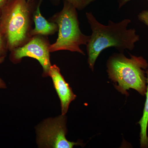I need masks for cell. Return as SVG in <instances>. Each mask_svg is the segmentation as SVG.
<instances>
[{
	"label": "cell",
	"instance_id": "1",
	"mask_svg": "<svg viewBox=\"0 0 148 148\" xmlns=\"http://www.w3.org/2000/svg\"><path fill=\"white\" fill-rule=\"evenodd\" d=\"M86 15L92 30L86 45L88 63L92 71L97 58L104 49L114 47L121 52L126 49L131 51L140 40L135 29H127L130 19H124L118 23L109 20L108 25L105 26L98 22L91 12H86Z\"/></svg>",
	"mask_w": 148,
	"mask_h": 148
},
{
	"label": "cell",
	"instance_id": "2",
	"mask_svg": "<svg viewBox=\"0 0 148 148\" xmlns=\"http://www.w3.org/2000/svg\"><path fill=\"white\" fill-rule=\"evenodd\" d=\"M40 0H10L0 15V28L8 51L27 43L32 36L33 16Z\"/></svg>",
	"mask_w": 148,
	"mask_h": 148
},
{
	"label": "cell",
	"instance_id": "3",
	"mask_svg": "<svg viewBox=\"0 0 148 148\" xmlns=\"http://www.w3.org/2000/svg\"><path fill=\"white\" fill-rule=\"evenodd\" d=\"M130 56L129 58L123 53H114L109 58L107 63L109 78L122 94L127 96V90L132 88L144 96L147 89L145 70L148 68L147 61L143 56Z\"/></svg>",
	"mask_w": 148,
	"mask_h": 148
},
{
	"label": "cell",
	"instance_id": "4",
	"mask_svg": "<svg viewBox=\"0 0 148 148\" xmlns=\"http://www.w3.org/2000/svg\"><path fill=\"white\" fill-rule=\"evenodd\" d=\"M77 10L71 4L64 1L62 10L49 19L57 24L58 28L57 40L49 46L50 52L67 50L85 55L80 46L87 45L90 36L84 34L81 31Z\"/></svg>",
	"mask_w": 148,
	"mask_h": 148
},
{
	"label": "cell",
	"instance_id": "5",
	"mask_svg": "<svg viewBox=\"0 0 148 148\" xmlns=\"http://www.w3.org/2000/svg\"><path fill=\"white\" fill-rule=\"evenodd\" d=\"M66 115L45 121L37 129V144L40 147L72 148L81 145L70 142L66 138Z\"/></svg>",
	"mask_w": 148,
	"mask_h": 148
},
{
	"label": "cell",
	"instance_id": "6",
	"mask_svg": "<svg viewBox=\"0 0 148 148\" xmlns=\"http://www.w3.org/2000/svg\"><path fill=\"white\" fill-rule=\"evenodd\" d=\"M50 45L47 36H33L27 43L10 51V60L14 64H17L24 57L35 58L42 67L43 77H49L52 66L49 50Z\"/></svg>",
	"mask_w": 148,
	"mask_h": 148
},
{
	"label": "cell",
	"instance_id": "7",
	"mask_svg": "<svg viewBox=\"0 0 148 148\" xmlns=\"http://www.w3.org/2000/svg\"><path fill=\"white\" fill-rule=\"evenodd\" d=\"M49 76L52 80L54 88L61 101V114L66 115L70 103L75 99L76 95L64 79L60 69L56 65H52L51 67Z\"/></svg>",
	"mask_w": 148,
	"mask_h": 148
},
{
	"label": "cell",
	"instance_id": "8",
	"mask_svg": "<svg viewBox=\"0 0 148 148\" xmlns=\"http://www.w3.org/2000/svg\"><path fill=\"white\" fill-rule=\"evenodd\" d=\"M42 0H40V2L35 10L33 16V20L35 27L32 30L31 35L32 37L36 35L48 36L54 35L58 32V26L57 24L48 21L42 15L40 7Z\"/></svg>",
	"mask_w": 148,
	"mask_h": 148
},
{
	"label": "cell",
	"instance_id": "9",
	"mask_svg": "<svg viewBox=\"0 0 148 148\" xmlns=\"http://www.w3.org/2000/svg\"><path fill=\"white\" fill-rule=\"evenodd\" d=\"M147 77V89L146 101L144 106L143 116L138 122L140 126V145L142 148H148L147 127L148 125V69L146 71Z\"/></svg>",
	"mask_w": 148,
	"mask_h": 148
},
{
	"label": "cell",
	"instance_id": "10",
	"mask_svg": "<svg viewBox=\"0 0 148 148\" xmlns=\"http://www.w3.org/2000/svg\"><path fill=\"white\" fill-rule=\"evenodd\" d=\"M55 4L59 3L61 0H51ZM73 5L77 10H82L95 0H63Z\"/></svg>",
	"mask_w": 148,
	"mask_h": 148
},
{
	"label": "cell",
	"instance_id": "11",
	"mask_svg": "<svg viewBox=\"0 0 148 148\" xmlns=\"http://www.w3.org/2000/svg\"><path fill=\"white\" fill-rule=\"evenodd\" d=\"M8 51L5 39L0 28V57L3 56L6 57Z\"/></svg>",
	"mask_w": 148,
	"mask_h": 148
},
{
	"label": "cell",
	"instance_id": "12",
	"mask_svg": "<svg viewBox=\"0 0 148 148\" xmlns=\"http://www.w3.org/2000/svg\"><path fill=\"white\" fill-rule=\"evenodd\" d=\"M139 19L148 26V10H144L139 14Z\"/></svg>",
	"mask_w": 148,
	"mask_h": 148
},
{
	"label": "cell",
	"instance_id": "13",
	"mask_svg": "<svg viewBox=\"0 0 148 148\" xmlns=\"http://www.w3.org/2000/svg\"><path fill=\"white\" fill-rule=\"evenodd\" d=\"M5 56L0 57V64H1L4 61ZM7 88V85L5 82L0 78V89H5Z\"/></svg>",
	"mask_w": 148,
	"mask_h": 148
},
{
	"label": "cell",
	"instance_id": "14",
	"mask_svg": "<svg viewBox=\"0 0 148 148\" xmlns=\"http://www.w3.org/2000/svg\"><path fill=\"white\" fill-rule=\"evenodd\" d=\"M10 1V0H0V15L3 9Z\"/></svg>",
	"mask_w": 148,
	"mask_h": 148
},
{
	"label": "cell",
	"instance_id": "15",
	"mask_svg": "<svg viewBox=\"0 0 148 148\" xmlns=\"http://www.w3.org/2000/svg\"><path fill=\"white\" fill-rule=\"evenodd\" d=\"M130 0H118L119 3V8H121L122 7L125 5L126 3L130 1Z\"/></svg>",
	"mask_w": 148,
	"mask_h": 148
},
{
	"label": "cell",
	"instance_id": "16",
	"mask_svg": "<svg viewBox=\"0 0 148 148\" xmlns=\"http://www.w3.org/2000/svg\"><path fill=\"white\" fill-rule=\"evenodd\" d=\"M31 0H27V1H28V2L30 1H31Z\"/></svg>",
	"mask_w": 148,
	"mask_h": 148
},
{
	"label": "cell",
	"instance_id": "17",
	"mask_svg": "<svg viewBox=\"0 0 148 148\" xmlns=\"http://www.w3.org/2000/svg\"></svg>",
	"mask_w": 148,
	"mask_h": 148
}]
</instances>
